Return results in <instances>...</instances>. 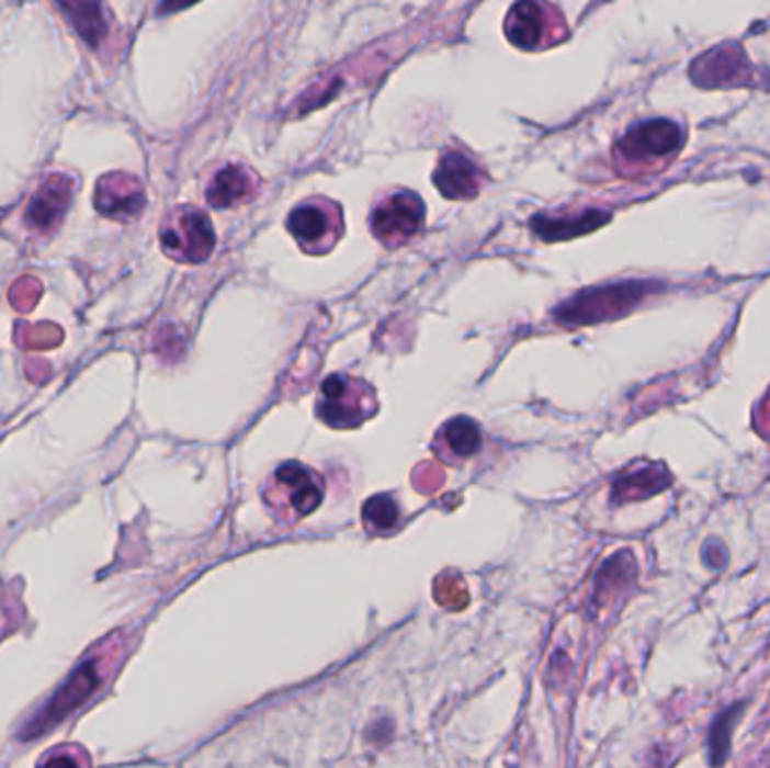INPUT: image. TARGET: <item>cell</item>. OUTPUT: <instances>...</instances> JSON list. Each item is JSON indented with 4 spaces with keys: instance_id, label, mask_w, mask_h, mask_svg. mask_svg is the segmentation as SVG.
Wrapping results in <instances>:
<instances>
[{
    "instance_id": "2e32d148",
    "label": "cell",
    "mask_w": 770,
    "mask_h": 768,
    "mask_svg": "<svg viewBox=\"0 0 770 768\" xmlns=\"http://www.w3.org/2000/svg\"><path fill=\"white\" fill-rule=\"evenodd\" d=\"M669 483H671V478H669V474L665 472V468H645V472L624 476V478H620L615 483V487H613V502L649 498V496L663 492Z\"/></svg>"
},
{
    "instance_id": "7c38bea8",
    "label": "cell",
    "mask_w": 770,
    "mask_h": 768,
    "mask_svg": "<svg viewBox=\"0 0 770 768\" xmlns=\"http://www.w3.org/2000/svg\"><path fill=\"white\" fill-rule=\"evenodd\" d=\"M257 194H260V179H257L246 165L230 162L212 177L205 199L212 207L230 210L252 201Z\"/></svg>"
},
{
    "instance_id": "7a4b0ae2",
    "label": "cell",
    "mask_w": 770,
    "mask_h": 768,
    "mask_svg": "<svg viewBox=\"0 0 770 768\" xmlns=\"http://www.w3.org/2000/svg\"><path fill=\"white\" fill-rule=\"evenodd\" d=\"M378 410V399L374 388L361 376L352 374H329L318 391L316 415L329 429L348 431L359 429L361 423L372 419Z\"/></svg>"
},
{
    "instance_id": "30bf717a",
    "label": "cell",
    "mask_w": 770,
    "mask_h": 768,
    "mask_svg": "<svg viewBox=\"0 0 770 768\" xmlns=\"http://www.w3.org/2000/svg\"><path fill=\"white\" fill-rule=\"evenodd\" d=\"M487 174L483 167L471 160L460 149H446L433 172V183L449 201H471L476 199L487 185Z\"/></svg>"
},
{
    "instance_id": "3957f363",
    "label": "cell",
    "mask_w": 770,
    "mask_h": 768,
    "mask_svg": "<svg viewBox=\"0 0 770 768\" xmlns=\"http://www.w3.org/2000/svg\"><path fill=\"white\" fill-rule=\"evenodd\" d=\"M426 222V205L412 190H390L376 196L370 210V230L385 248L412 241Z\"/></svg>"
},
{
    "instance_id": "277c9868",
    "label": "cell",
    "mask_w": 770,
    "mask_h": 768,
    "mask_svg": "<svg viewBox=\"0 0 770 768\" xmlns=\"http://www.w3.org/2000/svg\"><path fill=\"white\" fill-rule=\"evenodd\" d=\"M160 244L171 260L201 264L212 255L217 235H214L212 222L203 210L179 205L169 212L160 226Z\"/></svg>"
},
{
    "instance_id": "9a60e30c",
    "label": "cell",
    "mask_w": 770,
    "mask_h": 768,
    "mask_svg": "<svg viewBox=\"0 0 770 768\" xmlns=\"http://www.w3.org/2000/svg\"><path fill=\"white\" fill-rule=\"evenodd\" d=\"M611 219L609 212H599V210H588L584 215L577 217H552V215H539L532 222V228L536 230V235L545 241H556V239H568V237H577L584 233H590L599 226H604Z\"/></svg>"
},
{
    "instance_id": "8992f818",
    "label": "cell",
    "mask_w": 770,
    "mask_h": 768,
    "mask_svg": "<svg viewBox=\"0 0 770 768\" xmlns=\"http://www.w3.org/2000/svg\"><path fill=\"white\" fill-rule=\"evenodd\" d=\"M102 663L104 660L100 658L83 660L77 667V671L59 688V692L23 725L21 739L41 737L43 733H48L53 725L61 723L68 714H72L75 708L89 701L91 694L102 686V678H104Z\"/></svg>"
},
{
    "instance_id": "ac0fdd59",
    "label": "cell",
    "mask_w": 770,
    "mask_h": 768,
    "mask_svg": "<svg viewBox=\"0 0 770 768\" xmlns=\"http://www.w3.org/2000/svg\"><path fill=\"white\" fill-rule=\"evenodd\" d=\"M401 509L390 494H376L363 505V526L372 537L390 534L399 528Z\"/></svg>"
},
{
    "instance_id": "ffe728a7",
    "label": "cell",
    "mask_w": 770,
    "mask_h": 768,
    "mask_svg": "<svg viewBox=\"0 0 770 768\" xmlns=\"http://www.w3.org/2000/svg\"><path fill=\"white\" fill-rule=\"evenodd\" d=\"M38 768H91V761L79 750H70L68 746H61L43 757L38 761Z\"/></svg>"
},
{
    "instance_id": "9c48e42d",
    "label": "cell",
    "mask_w": 770,
    "mask_h": 768,
    "mask_svg": "<svg viewBox=\"0 0 770 768\" xmlns=\"http://www.w3.org/2000/svg\"><path fill=\"white\" fill-rule=\"evenodd\" d=\"M682 143V132L669 120H647L635 124L631 132H626L615 151L622 160L639 162V160H654L673 154Z\"/></svg>"
},
{
    "instance_id": "5b68a950",
    "label": "cell",
    "mask_w": 770,
    "mask_h": 768,
    "mask_svg": "<svg viewBox=\"0 0 770 768\" xmlns=\"http://www.w3.org/2000/svg\"><path fill=\"white\" fill-rule=\"evenodd\" d=\"M286 230L307 255H327L346 233L342 207L325 196L297 203L286 217Z\"/></svg>"
},
{
    "instance_id": "4fadbf2b",
    "label": "cell",
    "mask_w": 770,
    "mask_h": 768,
    "mask_svg": "<svg viewBox=\"0 0 770 768\" xmlns=\"http://www.w3.org/2000/svg\"><path fill=\"white\" fill-rule=\"evenodd\" d=\"M480 447H483L480 423L464 415L449 419L433 440V449L438 458L446 464H462L464 460L474 458L480 451Z\"/></svg>"
},
{
    "instance_id": "d6986e66",
    "label": "cell",
    "mask_w": 770,
    "mask_h": 768,
    "mask_svg": "<svg viewBox=\"0 0 770 768\" xmlns=\"http://www.w3.org/2000/svg\"><path fill=\"white\" fill-rule=\"evenodd\" d=\"M59 8L68 14L75 30L81 34L86 44L98 46L106 36L104 10L98 3H59Z\"/></svg>"
},
{
    "instance_id": "ba28073f",
    "label": "cell",
    "mask_w": 770,
    "mask_h": 768,
    "mask_svg": "<svg viewBox=\"0 0 770 768\" xmlns=\"http://www.w3.org/2000/svg\"><path fill=\"white\" fill-rule=\"evenodd\" d=\"M658 286L660 284H652V282H622V284L581 293L568 307L564 305V318L568 316L570 320H581V323L615 318L624 312H631L642 297L656 291Z\"/></svg>"
},
{
    "instance_id": "6da1fadb",
    "label": "cell",
    "mask_w": 770,
    "mask_h": 768,
    "mask_svg": "<svg viewBox=\"0 0 770 768\" xmlns=\"http://www.w3.org/2000/svg\"><path fill=\"white\" fill-rule=\"evenodd\" d=\"M325 498V481L303 462H282L262 485V500L271 517L284 526L307 519Z\"/></svg>"
},
{
    "instance_id": "5bb4252c",
    "label": "cell",
    "mask_w": 770,
    "mask_h": 768,
    "mask_svg": "<svg viewBox=\"0 0 770 768\" xmlns=\"http://www.w3.org/2000/svg\"><path fill=\"white\" fill-rule=\"evenodd\" d=\"M70 203V183L64 177L50 179L30 201L25 219L34 230H53L66 215Z\"/></svg>"
},
{
    "instance_id": "e0dca14e",
    "label": "cell",
    "mask_w": 770,
    "mask_h": 768,
    "mask_svg": "<svg viewBox=\"0 0 770 768\" xmlns=\"http://www.w3.org/2000/svg\"><path fill=\"white\" fill-rule=\"evenodd\" d=\"M746 710V701H739L735 705L727 708L723 714H718L710 729V737H707V748H710V761L714 768H721L731 755L733 748V731L739 721V716Z\"/></svg>"
},
{
    "instance_id": "44dd1931",
    "label": "cell",
    "mask_w": 770,
    "mask_h": 768,
    "mask_svg": "<svg viewBox=\"0 0 770 768\" xmlns=\"http://www.w3.org/2000/svg\"><path fill=\"white\" fill-rule=\"evenodd\" d=\"M701 557H703V564L712 571H721L727 566V550L721 541L716 539H710L703 550H701Z\"/></svg>"
},
{
    "instance_id": "8fae6325",
    "label": "cell",
    "mask_w": 770,
    "mask_h": 768,
    "mask_svg": "<svg viewBox=\"0 0 770 768\" xmlns=\"http://www.w3.org/2000/svg\"><path fill=\"white\" fill-rule=\"evenodd\" d=\"M95 205L111 219H136L145 207V190L134 177L109 174L98 183Z\"/></svg>"
},
{
    "instance_id": "52a82bcc",
    "label": "cell",
    "mask_w": 770,
    "mask_h": 768,
    "mask_svg": "<svg viewBox=\"0 0 770 768\" xmlns=\"http://www.w3.org/2000/svg\"><path fill=\"white\" fill-rule=\"evenodd\" d=\"M505 34L509 44L521 50L539 53L545 50L568 34L562 12L554 5L534 3V0H523L517 3L505 19Z\"/></svg>"
}]
</instances>
